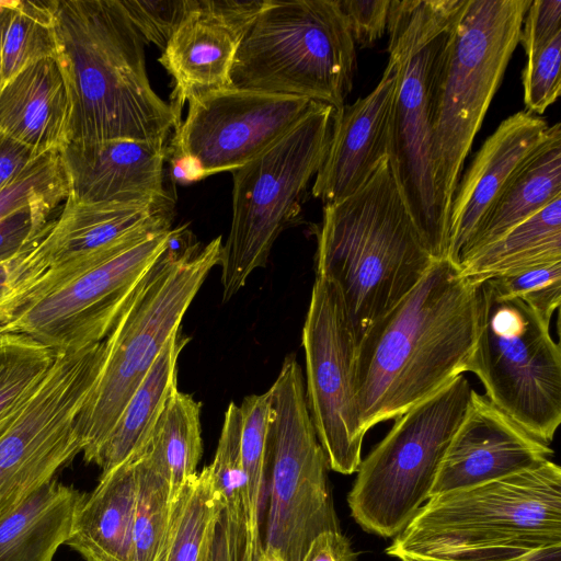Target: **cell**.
I'll return each mask as SVG.
<instances>
[{
	"mask_svg": "<svg viewBox=\"0 0 561 561\" xmlns=\"http://www.w3.org/2000/svg\"><path fill=\"white\" fill-rule=\"evenodd\" d=\"M397 81V65L389 58L369 94L335 111L329 148L311 187L324 205L353 195L388 157Z\"/></svg>",
	"mask_w": 561,
	"mask_h": 561,
	"instance_id": "obj_21",
	"label": "cell"
},
{
	"mask_svg": "<svg viewBox=\"0 0 561 561\" xmlns=\"http://www.w3.org/2000/svg\"><path fill=\"white\" fill-rule=\"evenodd\" d=\"M478 285L448 260H435L364 334L355 347L354 393L365 433L468 371L478 333Z\"/></svg>",
	"mask_w": 561,
	"mask_h": 561,
	"instance_id": "obj_1",
	"label": "cell"
},
{
	"mask_svg": "<svg viewBox=\"0 0 561 561\" xmlns=\"http://www.w3.org/2000/svg\"><path fill=\"white\" fill-rule=\"evenodd\" d=\"M465 374L396 419L360 461L347 503L366 531L396 537L431 497L449 442L468 407Z\"/></svg>",
	"mask_w": 561,
	"mask_h": 561,
	"instance_id": "obj_12",
	"label": "cell"
},
{
	"mask_svg": "<svg viewBox=\"0 0 561 561\" xmlns=\"http://www.w3.org/2000/svg\"><path fill=\"white\" fill-rule=\"evenodd\" d=\"M180 329L167 341L99 450L93 463L102 472L140 457L146 449L162 410L178 389V359L188 342Z\"/></svg>",
	"mask_w": 561,
	"mask_h": 561,
	"instance_id": "obj_27",
	"label": "cell"
},
{
	"mask_svg": "<svg viewBox=\"0 0 561 561\" xmlns=\"http://www.w3.org/2000/svg\"><path fill=\"white\" fill-rule=\"evenodd\" d=\"M348 538L342 531H324L309 545L301 561H355Z\"/></svg>",
	"mask_w": 561,
	"mask_h": 561,
	"instance_id": "obj_44",
	"label": "cell"
},
{
	"mask_svg": "<svg viewBox=\"0 0 561 561\" xmlns=\"http://www.w3.org/2000/svg\"><path fill=\"white\" fill-rule=\"evenodd\" d=\"M531 0H465L445 48L433 95L432 164L448 227L453 198L511 57Z\"/></svg>",
	"mask_w": 561,
	"mask_h": 561,
	"instance_id": "obj_7",
	"label": "cell"
},
{
	"mask_svg": "<svg viewBox=\"0 0 561 561\" xmlns=\"http://www.w3.org/2000/svg\"><path fill=\"white\" fill-rule=\"evenodd\" d=\"M68 141L167 142L178 119L152 89L144 41L121 0H51Z\"/></svg>",
	"mask_w": 561,
	"mask_h": 561,
	"instance_id": "obj_2",
	"label": "cell"
},
{
	"mask_svg": "<svg viewBox=\"0 0 561 561\" xmlns=\"http://www.w3.org/2000/svg\"><path fill=\"white\" fill-rule=\"evenodd\" d=\"M434 261L400 195L388 157L353 195L323 206L316 272L335 289L355 345Z\"/></svg>",
	"mask_w": 561,
	"mask_h": 561,
	"instance_id": "obj_4",
	"label": "cell"
},
{
	"mask_svg": "<svg viewBox=\"0 0 561 561\" xmlns=\"http://www.w3.org/2000/svg\"><path fill=\"white\" fill-rule=\"evenodd\" d=\"M43 154L0 133V190L15 181Z\"/></svg>",
	"mask_w": 561,
	"mask_h": 561,
	"instance_id": "obj_43",
	"label": "cell"
},
{
	"mask_svg": "<svg viewBox=\"0 0 561 561\" xmlns=\"http://www.w3.org/2000/svg\"><path fill=\"white\" fill-rule=\"evenodd\" d=\"M186 226L172 229L165 252L103 341L98 379L77 420L81 453L94 459L131 394L150 370L213 267L219 264L222 241H192Z\"/></svg>",
	"mask_w": 561,
	"mask_h": 561,
	"instance_id": "obj_5",
	"label": "cell"
},
{
	"mask_svg": "<svg viewBox=\"0 0 561 561\" xmlns=\"http://www.w3.org/2000/svg\"><path fill=\"white\" fill-rule=\"evenodd\" d=\"M526 111L541 115L560 96L561 33L536 55L527 58L522 71Z\"/></svg>",
	"mask_w": 561,
	"mask_h": 561,
	"instance_id": "obj_38",
	"label": "cell"
},
{
	"mask_svg": "<svg viewBox=\"0 0 561 561\" xmlns=\"http://www.w3.org/2000/svg\"><path fill=\"white\" fill-rule=\"evenodd\" d=\"M561 261V196L480 250L459 270L477 283Z\"/></svg>",
	"mask_w": 561,
	"mask_h": 561,
	"instance_id": "obj_28",
	"label": "cell"
},
{
	"mask_svg": "<svg viewBox=\"0 0 561 561\" xmlns=\"http://www.w3.org/2000/svg\"><path fill=\"white\" fill-rule=\"evenodd\" d=\"M334 113L318 103L273 146L232 172V219L218 264L224 302L267 264L276 239L300 219L307 188L329 148Z\"/></svg>",
	"mask_w": 561,
	"mask_h": 561,
	"instance_id": "obj_9",
	"label": "cell"
},
{
	"mask_svg": "<svg viewBox=\"0 0 561 561\" xmlns=\"http://www.w3.org/2000/svg\"><path fill=\"white\" fill-rule=\"evenodd\" d=\"M549 125L526 110L505 118L484 140L459 181L448 218L446 260L458 267L466 247L517 172L546 138Z\"/></svg>",
	"mask_w": 561,
	"mask_h": 561,
	"instance_id": "obj_20",
	"label": "cell"
},
{
	"mask_svg": "<svg viewBox=\"0 0 561 561\" xmlns=\"http://www.w3.org/2000/svg\"><path fill=\"white\" fill-rule=\"evenodd\" d=\"M171 222L151 224L88 255L80 271L19 311L1 333L27 335L56 354L104 341L165 252Z\"/></svg>",
	"mask_w": 561,
	"mask_h": 561,
	"instance_id": "obj_13",
	"label": "cell"
},
{
	"mask_svg": "<svg viewBox=\"0 0 561 561\" xmlns=\"http://www.w3.org/2000/svg\"><path fill=\"white\" fill-rule=\"evenodd\" d=\"M465 0H391L388 53L398 69L388 161L407 209L434 260L446 259L448 227L432 164L436 76Z\"/></svg>",
	"mask_w": 561,
	"mask_h": 561,
	"instance_id": "obj_6",
	"label": "cell"
},
{
	"mask_svg": "<svg viewBox=\"0 0 561 561\" xmlns=\"http://www.w3.org/2000/svg\"><path fill=\"white\" fill-rule=\"evenodd\" d=\"M51 0H3L0 89L25 67L56 57Z\"/></svg>",
	"mask_w": 561,
	"mask_h": 561,
	"instance_id": "obj_31",
	"label": "cell"
},
{
	"mask_svg": "<svg viewBox=\"0 0 561 561\" xmlns=\"http://www.w3.org/2000/svg\"><path fill=\"white\" fill-rule=\"evenodd\" d=\"M386 553L439 561H560L561 469H530L430 497Z\"/></svg>",
	"mask_w": 561,
	"mask_h": 561,
	"instance_id": "obj_3",
	"label": "cell"
},
{
	"mask_svg": "<svg viewBox=\"0 0 561 561\" xmlns=\"http://www.w3.org/2000/svg\"><path fill=\"white\" fill-rule=\"evenodd\" d=\"M561 196V127L549 126L546 138L526 161L472 237L458 263L460 268L507 230Z\"/></svg>",
	"mask_w": 561,
	"mask_h": 561,
	"instance_id": "obj_26",
	"label": "cell"
},
{
	"mask_svg": "<svg viewBox=\"0 0 561 561\" xmlns=\"http://www.w3.org/2000/svg\"><path fill=\"white\" fill-rule=\"evenodd\" d=\"M67 197L68 183L59 151L46 152L0 190V220L25 206L43 202L60 205Z\"/></svg>",
	"mask_w": 561,
	"mask_h": 561,
	"instance_id": "obj_35",
	"label": "cell"
},
{
	"mask_svg": "<svg viewBox=\"0 0 561 561\" xmlns=\"http://www.w3.org/2000/svg\"><path fill=\"white\" fill-rule=\"evenodd\" d=\"M318 102L306 98L229 88L188 101L168 154L196 160L205 178L233 172L291 130Z\"/></svg>",
	"mask_w": 561,
	"mask_h": 561,
	"instance_id": "obj_16",
	"label": "cell"
},
{
	"mask_svg": "<svg viewBox=\"0 0 561 561\" xmlns=\"http://www.w3.org/2000/svg\"><path fill=\"white\" fill-rule=\"evenodd\" d=\"M173 504L168 479L144 455L137 462V494L131 531V561H156Z\"/></svg>",
	"mask_w": 561,
	"mask_h": 561,
	"instance_id": "obj_32",
	"label": "cell"
},
{
	"mask_svg": "<svg viewBox=\"0 0 561 561\" xmlns=\"http://www.w3.org/2000/svg\"><path fill=\"white\" fill-rule=\"evenodd\" d=\"M553 450L471 389L467 410L436 473L431 497L497 480L542 463Z\"/></svg>",
	"mask_w": 561,
	"mask_h": 561,
	"instance_id": "obj_18",
	"label": "cell"
},
{
	"mask_svg": "<svg viewBox=\"0 0 561 561\" xmlns=\"http://www.w3.org/2000/svg\"><path fill=\"white\" fill-rule=\"evenodd\" d=\"M266 440L268 506L263 549L285 561H301L324 531H341L329 484L328 460L317 437L305 378L288 355L267 390Z\"/></svg>",
	"mask_w": 561,
	"mask_h": 561,
	"instance_id": "obj_10",
	"label": "cell"
},
{
	"mask_svg": "<svg viewBox=\"0 0 561 561\" xmlns=\"http://www.w3.org/2000/svg\"><path fill=\"white\" fill-rule=\"evenodd\" d=\"M241 415L231 401L225 412L216 454L209 465L215 486L229 518L244 528L247 478L240 449Z\"/></svg>",
	"mask_w": 561,
	"mask_h": 561,
	"instance_id": "obj_34",
	"label": "cell"
},
{
	"mask_svg": "<svg viewBox=\"0 0 561 561\" xmlns=\"http://www.w3.org/2000/svg\"><path fill=\"white\" fill-rule=\"evenodd\" d=\"M59 205L43 202L25 206L0 220V263L16 255L42 238L50 228L53 211Z\"/></svg>",
	"mask_w": 561,
	"mask_h": 561,
	"instance_id": "obj_40",
	"label": "cell"
},
{
	"mask_svg": "<svg viewBox=\"0 0 561 561\" xmlns=\"http://www.w3.org/2000/svg\"><path fill=\"white\" fill-rule=\"evenodd\" d=\"M222 507L209 466L191 476L173 499L167 535L156 561H207Z\"/></svg>",
	"mask_w": 561,
	"mask_h": 561,
	"instance_id": "obj_29",
	"label": "cell"
},
{
	"mask_svg": "<svg viewBox=\"0 0 561 561\" xmlns=\"http://www.w3.org/2000/svg\"><path fill=\"white\" fill-rule=\"evenodd\" d=\"M354 43L371 46L387 32L391 0H339Z\"/></svg>",
	"mask_w": 561,
	"mask_h": 561,
	"instance_id": "obj_42",
	"label": "cell"
},
{
	"mask_svg": "<svg viewBox=\"0 0 561 561\" xmlns=\"http://www.w3.org/2000/svg\"><path fill=\"white\" fill-rule=\"evenodd\" d=\"M138 459L102 472L79 504L65 545L85 561H131Z\"/></svg>",
	"mask_w": 561,
	"mask_h": 561,
	"instance_id": "obj_23",
	"label": "cell"
},
{
	"mask_svg": "<svg viewBox=\"0 0 561 561\" xmlns=\"http://www.w3.org/2000/svg\"><path fill=\"white\" fill-rule=\"evenodd\" d=\"M85 493L56 480L0 519V561H54Z\"/></svg>",
	"mask_w": 561,
	"mask_h": 561,
	"instance_id": "obj_25",
	"label": "cell"
},
{
	"mask_svg": "<svg viewBox=\"0 0 561 561\" xmlns=\"http://www.w3.org/2000/svg\"><path fill=\"white\" fill-rule=\"evenodd\" d=\"M0 333H1V325H0Z\"/></svg>",
	"mask_w": 561,
	"mask_h": 561,
	"instance_id": "obj_48",
	"label": "cell"
},
{
	"mask_svg": "<svg viewBox=\"0 0 561 561\" xmlns=\"http://www.w3.org/2000/svg\"><path fill=\"white\" fill-rule=\"evenodd\" d=\"M102 356L103 341L57 354L41 383L0 425V519L81 453L77 420Z\"/></svg>",
	"mask_w": 561,
	"mask_h": 561,
	"instance_id": "obj_14",
	"label": "cell"
},
{
	"mask_svg": "<svg viewBox=\"0 0 561 561\" xmlns=\"http://www.w3.org/2000/svg\"><path fill=\"white\" fill-rule=\"evenodd\" d=\"M173 204L66 199L41 242L49 270L80 260L146 226L172 219Z\"/></svg>",
	"mask_w": 561,
	"mask_h": 561,
	"instance_id": "obj_24",
	"label": "cell"
},
{
	"mask_svg": "<svg viewBox=\"0 0 561 561\" xmlns=\"http://www.w3.org/2000/svg\"><path fill=\"white\" fill-rule=\"evenodd\" d=\"M302 346L308 409L329 468L354 473L366 434L354 393L356 345L335 289L318 276L302 328Z\"/></svg>",
	"mask_w": 561,
	"mask_h": 561,
	"instance_id": "obj_15",
	"label": "cell"
},
{
	"mask_svg": "<svg viewBox=\"0 0 561 561\" xmlns=\"http://www.w3.org/2000/svg\"><path fill=\"white\" fill-rule=\"evenodd\" d=\"M68 197L79 203H174L164 186L167 142H67L59 151Z\"/></svg>",
	"mask_w": 561,
	"mask_h": 561,
	"instance_id": "obj_19",
	"label": "cell"
},
{
	"mask_svg": "<svg viewBox=\"0 0 561 561\" xmlns=\"http://www.w3.org/2000/svg\"><path fill=\"white\" fill-rule=\"evenodd\" d=\"M504 296L519 298L547 322L561 302V261L489 278Z\"/></svg>",
	"mask_w": 561,
	"mask_h": 561,
	"instance_id": "obj_37",
	"label": "cell"
},
{
	"mask_svg": "<svg viewBox=\"0 0 561 561\" xmlns=\"http://www.w3.org/2000/svg\"><path fill=\"white\" fill-rule=\"evenodd\" d=\"M43 237L0 263L1 328L28 304L35 288L49 270L41 244Z\"/></svg>",
	"mask_w": 561,
	"mask_h": 561,
	"instance_id": "obj_36",
	"label": "cell"
},
{
	"mask_svg": "<svg viewBox=\"0 0 561 561\" xmlns=\"http://www.w3.org/2000/svg\"><path fill=\"white\" fill-rule=\"evenodd\" d=\"M2 24H3V0H0V81H1V44H2Z\"/></svg>",
	"mask_w": 561,
	"mask_h": 561,
	"instance_id": "obj_46",
	"label": "cell"
},
{
	"mask_svg": "<svg viewBox=\"0 0 561 561\" xmlns=\"http://www.w3.org/2000/svg\"><path fill=\"white\" fill-rule=\"evenodd\" d=\"M266 0H193L158 61L172 76L170 106L180 124L183 107L202 94L232 87L239 46Z\"/></svg>",
	"mask_w": 561,
	"mask_h": 561,
	"instance_id": "obj_17",
	"label": "cell"
},
{
	"mask_svg": "<svg viewBox=\"0 0 561 561\" xmlns=\"http://www.w3.org/2000/svg\"><path fill=\"white\" fill-rule=\"evenodd\" d=\"M57 354L20 333H0V425L41 383Z\"/></svg>",
	"mask_w": 561,
	"mask_h": 561,
	"instance_id": "obj_33",
	"label": "cell"
},
{
	"mask_svg": "<svg viewBox=\"0 0 561 561\" xmlns=\"http://www.w3.org/2000/svg\"><path fill=\"white\" fill-rule=\"evenodd\" d=\"M355 70V43L339 0H266L239 46L231 81L339 111Z\"/></svg>",
	"mask_w": 561,
	"mask_h": 561,
	"instance_id": "obj_8",
	"label": "cell"
},
{
	"mask_svg": "<svg viewBox=\"0 0 561 561\" xmlns=\"http://www.w3.org/2000/svg\"><path fill=\"white\" fill-rule=\"evenodd\" d=\"M561 33V1L531 0L523 20L518 44L530 58Z\"/></svg>",
	"mask_w": 561,
	"mask_h": 561,
	"instance_id": "obj_41",
	"label": "cell"
},
{
	"mask_svg": "<svg viewBox=\"0 0 561 561\" xmlns=\"http://www.w3.org/2000/svg\"><path fill=\"white\" fill-rule=\"evenodd\" d=\"M468 371L485 397L525 431L550 444L561 422V352L550 323L490 279L478 285V333Z\"/></svg>",
	"mask_w": 561,
	"mask_h": 561,
	"instance_id": "obj_11",
	"label": "cell"
},
{
	"mask_svg": "<svg viewBox=\"0 0 561 561\" xmlns=\"http://www.w3.org/2000/svg\"><path fill=\"white\" fill-rule=\"evenodd\" d=\"M141 39L161 51L192 8L193 0H121Z\"/></svg>",
	"mask_w": 561,
	"mask_h": 561,
	"instance_id": "obj_39",
	"label": "cell"
},
{
	"mask_svg": "<svg viewBox=\"0 0 561 561\" xmlns=\"http://www.w3.org/2000/svg\"><path fill=\"white\" fill-rule=\"evenodd\" d=\"M171 179L174 183L191 184L205 179L199 163L188 156L168 154Z\"/></svg>",
	"mask_w": 561,
	"mask_h": 561,
	"instance_id": "obj_45",
	"label": "cell"
},
{
	"mask_svg": "<svg viewBox=\"0 0 561 561\" xmlns=\"http://www.w3.org/2000/svg\"><path fill=\"white\" fill-rule=\"evenodd\" d=\"M68 98L57 60L46 58L13 76L0 89V133L41 153L68 141Z\"/></svg>",
	"mask_w": 561,
	"mask_h": 561,
	"instance_id": "obj_22",
	"label": "cell"
},
{
	"mask_svg": "<svg viewBox=\"0 0 561 561\" xmlns=\"http://www.w3.org/2000/svg\"><path fill=\"white\" fill-rule=\"evenodd\" d=\"M202 454L201 403L176 389L162 410L144 455L168 479L174 499L197 472Z\"/></svg>",
	"mask_w": 561,
	"mask_h": 561,
	"instance_id": "obj_30",
	"label": "cell"
},
{
	"mask_svg": "<svg viewBox=\"0 0 561 561\" xmlns=\"http://www.w3.org/2000/svg\"><path fill=\"white\" fill-rule=\"evenodd\" d=\"M401 561H439V560H430V559H419V558H411V557H402L400 558Z\"/></svg>",
	"mask_w": 561,
	"mask_h": 561,
	"instance_id": "obj_47",
	"label": "cell"
}]
</instances>
